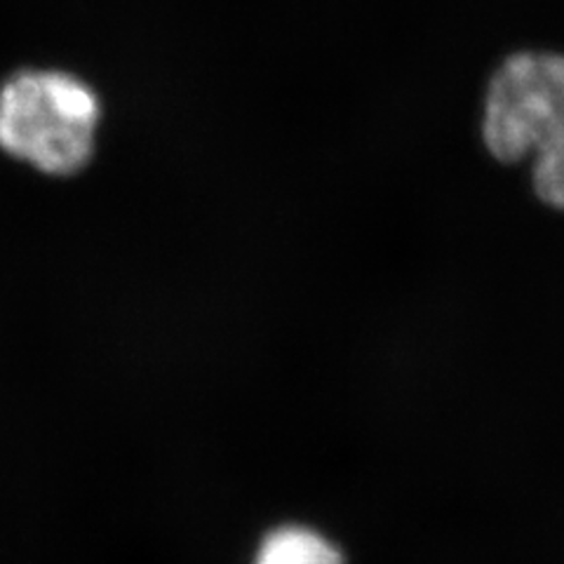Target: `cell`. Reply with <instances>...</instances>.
<instances>
[{"label":"cell","mask_w":564,"mask_h":564,"mask_svg":"<svg viewBox=\"0 0 564 564\" xmlns=\"http://www.w3.org/2000/svg\"><path fill=\"white\" fill-rule=\"evenodd\" d=\"M252 564H346L339 545L304 524H282L261 541Z\"/></svg>","instance_id":"cell-3"},{"label":"cell","mask_w":564,"mask_h":564,"mask_svg":"<svg viewBox=\"0 0 564 564\" xmlns=\"http://www.w3.org/2000/svg\"><path fill=\"white\" fill-rule=\"evenodd\" d=\"M99 99L59 70H22L0 87V149L52 176L78 174L93 161Z\"/></svg>","instance_id":"cell-2"},{"label":"cell","mask_w":564,"mask_h":564,"mask_svg":"<svg viewBox=\"0 0 564 564\" xmlns=\"http://www.w3.org/2000/svg\"><path fill=\"white\" fill-rule=\"evenodd\" d=\"M489 153L501 163L534 155V191L564 209V57L520 52L494 74L482 120Z\"/></svg>","instance_id":"cell-1"}]
</instances>
